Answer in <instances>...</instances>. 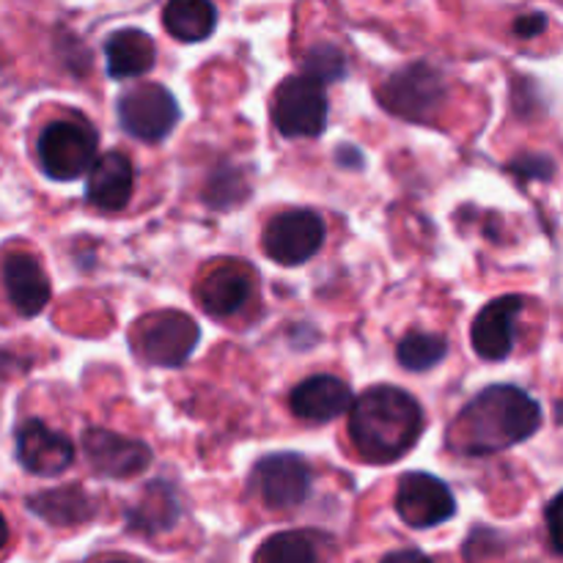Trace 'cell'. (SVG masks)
I'll return each mask as SVG.
<instances>
[{"label": "cell", "mask_w": 563, "mask_h": 563, "mask_svg": "<svg viewBox=\"0 0 563 563\" xmlns=\"http://www.w3.org/2000/svg\"><path fill=\"white\" fill-rule=\"evenodd\" d=\"M542 427V407L515 385H493L467 401L456 421L454 443L467 456H489L526 443Z\"/></svg>", "instance_id": "cell-1"}, {"label": "cell", "mask_w": 563, "mask_h": 563, "mask_svg": "<svg viewBox=\"0 0 563 563\" xmlns=\"http://www.w3.org/2000/svg\"><path fill=\"white\" fill-rule=\"evenodd\" d=\"M423 432V410L407 390L374 385L350 407V438L374 465L401 460Z\"/></svg>", "instance_id": "cell-2"}, {"label": "cell", "mask_w": 563, "mask_h": 563, "mask_svg": "<svg viewBox=\"0 0 563 563\" xmlns=\"http://www.w3.org/2000/svg\"><path fill=\"white\" fill-rule=\"evenodd\" d=\"M99 137L88 121L60 119L44 126L36 143V157L49 179L71 181L88 174L97 159Z\"/></svg>", "instance_id": "cell-3"}, {"label": "cell", "mask_w": 563, "mask_h": 563, "mask_svg": "<svg viewBox=\"0 0 563 563\" xmlns=\"http://www.w3.org/2000/svg\"><path fill=\"white\" fill-rule=\"evenodd\" d=\"M198 339H201V330H198L196 319L181 311H157L135 324L132 346L141 361L152 363V366L176 368L187 363Z\"/></svg>", "instance_id": "cell-4"}, {"label": "cell", "mask_w": 563, "mask_h": 563, "mask_svg": "<svg viewBox=\"0 0 563 563\" xmlns=\"http://www.w3.org/2000/svg\"><path fill=\"white\" fill-rule=\"evenodd\" d=\"M379 102L399 119L432 121L445 102V77L429 64H410L383 82Z\"/></svg>", "instance_id": "cell-5"}, {"label": "cell", "mask_w": 563, "mask_h": 563, "mask_svg": "<svg viewBox=\"0 0 563 563\" xmlns=\"http://www.w3.org/2000/svg\"><path fill=\"white\" fill-rule=\"evenodd\" d=\"M273 124L284 137H317L328 124V93L308 75H291L273 97Z\"/></svg>", "instance_id": "cell-6"}, {"label": "cell", "mask_w": 563, "mask_h": 563, "mask_svg": "<svg viewBox=\"0 0 563 563\" xmlns=\"http://www.w3.org/2000/svg\"><path fill=\"white\" fill-rule=\"evenodd\" d=\"M119 121L137 141L157 143L168 137L179 121V104L159 82H141L119 97Z\"/></svg>", "instance_id": "cell-7"}, {"label": "cell", "mask_w": 563, "mask_h": 563, "mask_svg": "<svg viewBox=\"0 0 563 563\" xmlns=\"http://www.w3.org/2000/svg\"><path fill=\"white\" fill-rule=\"evenodd\" d=\"M251 484L267 509L289 511L311 493V467L297 454H269L253 467Z\"/></svg>", "instance_id": "cell-8"}, {"label": "cell", "mask_w": 563, "mask_h": 563, "mask_svg": "<svg viewBox=\"0 0 563 563\" xmlns=\"http://www.w3.org/2000/svg\"><path fill=\"white\" fill-rule=\"evenodd\" d=\"M324 245V223L311 209H291L275 214L264 229V251L273 262L295 267L317 256Z\"/></svg>", "instance_id": "cell-9"}, {"label": "cell", "mask_w": 563, "mask_h": 563, "mask_svg": "<svg viewBox=\"0 0 563 563\" xmlns=\"http://www.w3.org/2000/svg\"><path fill=\"white\" fill-rule=\"evenodd\" d=\"M396 515L410 528H434L456 515L449 484L429 473H407L396 487Z\"/></svg>", "instance_id": "cell-10"}, {"label": "cell", "mask_w": 563, "mask_h": 563, "mask_svg": "<svg viewBox=\"0 0 563 563\" xmlns=\"http://www.w3.org/2000/svg\"><path fill=\"white\" fill-rule=\"evenodd\" d=\"M82 454L99 476L108 478H132L152 462V449L146 443L108 429H88L82 434Z\"/></svg>", "instance_id": "cell-11"}, {"label": "cell", "mask_w": 563, "mask_h": 563, "mask_svg": "<svg viewBox=\"0 0 563 563\" xmlns=\"http://www.w3.org/2000/svg\"><path fill=\"white\" fill-rule=\"evenodd\" d=\"M16 460L33 476H60L75 462V445L64 432L31 418L16 429Z\"/></svg>", "instance_id": "cell-12"}, {"label": "cell", "mask_w": 563, "mask_h": 563, "mask_svg": "<svg viewBox=\"0 0 563 563\" xmlns=\"http://www.w3.org/2000/svg\"><path fill=\"white\" fill-rule=\"evenodd\" d=\"M522 308H526L522 297L506 295L487 302L478 311L471 330L473 350L478 352V357H484V361H506L511 355L517 341V319H520Z\"/></svg>", "instance_id": "cell-13"}, {"label": "cell", "mask_w": 563, "mask_h": 563, "mask_svg": "<svg viewBox=\"0 0 563 563\" xmlns=\"http://www.w3.org/2000/svg\"><path fill=\"white\" fill-rule=\"evenodd\" d=\"M253 289H256V284H253L251 269L225 262L203 275L201 284H198V300L209 317L229 319L251 302Z\"/></svg>", "instance_id": "cell-14"}, {"label": "cell", "mask_w": 563, "mask_h": 563, "mask_svg": "<svg viewBox=\"0 0 563 563\" xmlns=\"http://www.w3.org/2000/svg\"><path fill=\"white\" fill-rule=\"evenodd\" d=\"M291 412L308 423H328L350 412L352 390L344 379L333 374H317L308 377L291 390Z\"/></svg>", "instance_id": "cell-15"}, {"label": "cell", "mask_w": 563, "mask_h": 563, "mask_svg": "<svg viewBox=\"0 0 563 563\" xmlns=\"http://www.w3.org/2000/svg\"><path fill=\"white\" fill-rule=\"evenodd\" d=\"M3 286L20 317H36L49 302V278L42 262L31 253H11L3 262Z\"/></svg>", "instance_id": "cell-16"}, {"label": "cell", "mask_w": 563, "mask_h": 563, "mask_svg": "<svg viewBox=\"0 0 563 563\" xmlns=\"http://www.w3.org/2000/svg\"><path fill=\"white\" fill-rule=\"evenodd\" d=\"M135 187V170L126 154L108 152L88 168L86 196L102 212H121L130 203Z\"/></svg>", "instance_id": "cell-17"}, {"label": "cell", "mask_w": 563, "mask_h": 563, "mask_svg": "<svg viewBox=\"0 0 563 563\" xmlns=\"http://www.w3.org/2000/svg\"><path fill=\"white\" fill-rule=\"evenodd\" d=\"M157 58L154 38L137 27L110 33L104 42V60H108V75L115 80H132V77L146 75Z\"/></svg>", "instance_id": "cell-18"}, {"label": "cell", "mask_w": 563, "mask_h": 563, "mask_svg": "<svg viewBox=\"0 0 563 563\" xmlns=\"http://www.w3.org/2000/svg\"><path fill=\"white\" fill-rule=\"evenodd\" d=\"M27 509L47 520L49 526H80L93 515V500L80 487H60L38 493L27 500Z\"/></svg>", "instance_id": "cell-19"}, {"label": "cell", "mask_w": 563, "mask_h": 563, "mask_svg": "<svg viewBox=\"0 0 563 563\" xmlns=\"http://www.w3.org/2000/svg\"><path fill=\"white\" fill-rule=\"evenodd\" d=\"M163 25L179 42H203L218 25V11L212 0H168Z\"/></svg>", "instance_id": "cell-20"}, {"label": "cell", "mask_w": 563, "mask_h": 563, "mask_svg": "<svg viewBox=\"0 0 563 563\" xmlns=\"http://www.w3.org/2000/svg\"><path fill=\"white\" fill-rule=\"evenodd\" d=\"M176 515H179V506H176L174 493L165 484H154L146 489L141 504L130 511V526L143 533H157L174 526Z\"/></svg>", "instance_id": "cell-21"}, {"label": "cell", "mask_w": 563, "mask_h": 563, "mask_svg": "<svg viewBox=\"0 0 563 563\" xmlns=\"http://www.w3.org/2000/svg\"><path fill=\"white\" fill-rule=\"evenodd\" d=\"M449 355V341L440 333H427V330H410L405 339L399 341L396 357L410 372H429L438 363L445 361Z\"/></svg>", "instance_id": "cell-22"}, {"label": "cell", "mask_w": 563, "mask_h": 563, "mask_svg": "<svg viewBox=\"0 0 563 563\" xmlns=\"http://www.w3.org/2000/svg\"><path fill=\"white\" fill-rule=\"evenodd\" d=\"M256 563H319V548L308 533L284 531L258 548Z\"/></svg>", "instance_id": "cell-23"}, {"label": "cell", "mask_w": 563, "mask_h": 563, "mask_svg": "<svg viewBox=\"0 0 563 563\" xmlns=\"http://www.w3.org/2000/svg\"><path fill=\"white\" fill-rule=\"evenodd\" d=\"M302 75L313 77V80L322 82V86L341 80V77L346 75L344 53L330 42L313 44L306 53V60H302Z\"/></svg>", "instance_id": "cell-24"}, {"label": "cell", "mask_w": 563, "mask_h": 563, "mask_svg": "<svg viewBox=\"0 0 563 563\" xmlns=\"http://www.w3.org/2000/svg\"><path fill=\"white\" fill-rule=\"evenodd\" d=\"M544 520H548L550 544H553L555 553L563 555V493L550 500L548 511H544Z\"/></svg>", "instance_id": "cell-25"}, {"label": "cell", "mask_w": 563, "mask_h": 563, "mask_svg": "<svg viewBox=\"0 0 563 563\" xmlns=\"http://www.w3.org/2000/svg\"><path fill=\"white\" fill-rule=\"evenodd\" d=\"M548 27V16L544 14H526L515 22V33L522 38H537Z\"/></svg>", "instance_id": "cell-26"}, {"label": "cell", "mask_w": 563, "mask_h": 563, "mask_svg": "<svg viewBox=\"0 0 563 563\" xmlns=\"http://www.w3.org/2000/svg\"><path fill=\"white\" fill-rule=\"evenodd\" d=\"M383 563H432L423 553L418 550H399V553H390L385 555Z\"/></svg>", "instance_id": "cell-27"}, {"label": "cell", "mask_w": 563, "mask_h": 563, "mask_svg": "<svg viewBox=\"0 0 563 563\" xmlns=\"http://www.w3.org/2000/svg\"><path fill=\"white\" fill-rule=\"evenodd\" d=\"M5 542H9V526H5L3 515H0V550L5 548Z\"/></svg>", "instance_id": "cell-28"}, {"label": "cell", "mask_w": 563, "mask_h": 563, "mask_svg": "<svg viewBox=\"0 0 563 563\" xmlns=\"http://www.w3.org/2000/svg\"><path fill=\"white\" fill-rule=\"evenodd\" d=\"M102 563H137V561H130V559H110V561H102Z\"/></svg>", "instance_id": "cell-29"}]
</instances>
